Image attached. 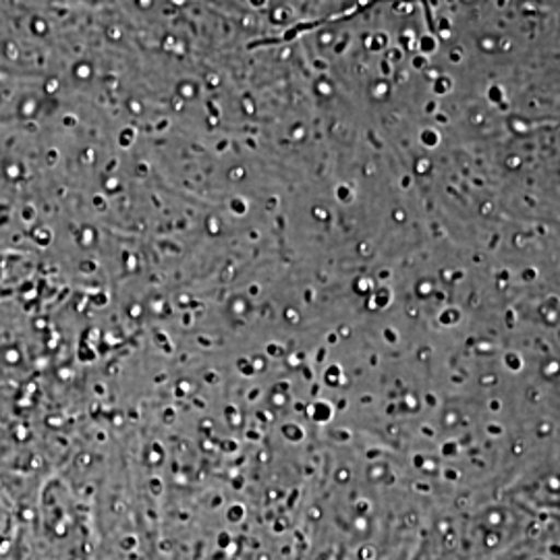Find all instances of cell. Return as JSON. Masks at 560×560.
Returning a JSON list of instances; mask_svg holds the SVG:
<instances>
[{"instance_id": "1", "label": "cell", "mask_w": 560, "mask_h": 560, "mask_svg": "<svg viewBox=\"0 0 560 560\" xmlns=\"http://www.w3.org/2000/svg\"><path fill=\"white\" fill-rule=\"evenodd\" d=\"M25 515V504L13 494V490L4 481H0V560L11 557L20 538Z\"/></svg>"}]
</instances>
